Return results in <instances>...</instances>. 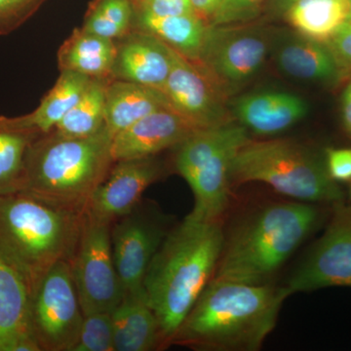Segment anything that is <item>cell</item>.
<instances>
[{
    "label": "cell",
    "instance_id": "1",
    "mask_svg": "<svg viewBox=\"0 0 351 351\" xmlns=\"http://www.w3.org/2000/svg\"><path fill=\"white\" fill-rule=\"evenodd\" d=\"M225 232L221 223L188 216L171 228L145 274L143 288L156 313L164 348L213 279Z\"/></svg>",
    "mask_w": 351,
    "mask_h": 351
},
{
    "label": "cell",
    "instance_id": "2",
    "mask_svg": "<svg viewBox=\"0 0 351 351\" xmlns=\"http://www.w3.org/2000/svg\"><path fill=\"white\" fill-rule=\"evenodd\" d=\"M289 295L286 287L213 278L182 321L171 346L257 351L276 327Z\"/></svg>",
    "mask_w": 351,
    "mask_h": 351
},
{
    "label": "cell",
    "instance_id": "3",
    "mask_svg": "<svg viewBox=\"0 0 351 351\" xmlns=\"http://www.w3.org/2000/svg\"><path fill=\"white\" fill-rule=\"evenodd\" d=\"M324 205L270 203L239 221L223 240L213 278L265 284L327 218ZM328 207V206H327Z\"/></svg>",
    "mask_w": 351,
    "mask_h": 351
},
{
    "label": "cell",
    "instance_id": "4",
    "mask_svg": "<svg viewBox=\"0 0 351 351\" xmlns=\"http://www.w3.org/2000/svg\"><path fill=\"white\" fill-rule=\"evenodd\" d=\"M112 142L106 126L87 138L41 134L27 152L20 191L52 206L84 213L114 163Z\"/></svg>",
    "mask_w": 351,
    "mask_h": 351
},
{
    "label": "cell",
    "instance_id": "5",
    "mask_svg": "<svg viewBox=\"0 0 351 351\" xmlns=\"http://www.w3.org/2000/svg\"><path fill=\"white\" fill-rule=\"evenodd\" d=\"M84 214L22 191L0 195V260L24 279L29 293L51 267L71 260Z\"/></svg>",
    "mask_w": 351,
    "mask_h": 351
},
{
    "label": "cell",
    "instance_id": "6",
    "mask_svg": "<svg viewBox=\"0 0 351 351\" xmlns=\"http://www.w3.org/2000/svg\"><path fill=\"white\" fill-rule=\"evenodd\" d=\"M253 182L301 202L328 207L345 203L343 189L328 174L324 154L290 140L250 138L240 147L230 168V182L233 186Z\"/></svg>",
    "mask_w": 351,
    "mask_h": 351
},
{
    "label": "cell",
    "instance_id": "7",
    "mask_svg": "<svg viewBox=\"0 0 351 351\" xmlns=\"http://www.w3.org/2000/svg\"><path fill=\"white\" fill-rule=\"evenodd\" d=\"M249 140L247 129L232 120L196 131L174 147L175 169L188 182L195 196V206L189 216L221 223L230 206L232 161Z\"/></svg>",
    "mask_w": 351,
    "mask_h": 351
},
{
    "label": "cell",
    "instance_id": "8",
    "mask_svg": "<svg viewBox=\"0 0 351 351\" xmlns=\"http://www.w3.org/2000/svg\"><path fill=\"white\" fill-rule=\"evenodd\" d=\"M272 41L269 32L246 24L209 25L196 63L230 98L258 75Z\"/></svg>",
    "mask_w": 351,
    "mask_h": 351
},
{
    "label": "cell",
    "instance_id": "9",
    "mask_svg": "<svg viewBox=\"0 0 351 351\" xmlns=\"http://www.w3.org/2000/svg\"><path fill=\"white\" fill-rule=\"evenodd\" d=\"M112 226L85 212L69 261L83 314L112 313L125 293L113 258Z\"/></svg>",
    "mask_w": 351,
    "mask_h": 351
},
{
    "label": "cell",
    "instance_id": "10",
    "mask_svg": "<svg viewBox=\"0 0 351 351\" xmlns=\"http://www.w3.org/2000/svg\"><path fill=\"white\" fill-rule=\"evenodd\" d=\"M29 309L40 351L73 350L84 314L69 261L57 263L34 286Z\"/></svg>",
    "mask_w": 351,
    "mask_h": 351
},
{
    "label": "cell",
    "instance_id": "11",
    "mask_svg": "<svg viewBox=\"0 0 351 351\" xmlns=\"http://www.w3.org/2000/svg\"><path fill=\"white\" fill-rule=\"evenodd\" d=\"M173 226L156 203L143 199L112 223L113 258L125 292L143 289L152 258Z\"/></svg>",
    "mask_w": 351,
    "mask_h": 351
},
{
    "label": "cell",
    "instance_id": "12",
    "mask_svg": "<svg viewBox=\"0 0 351 351\" xmlns=\"http://www.w3.org/2000/svg\"><path fill=\"white\" fill-rule=\"evenodd\" d=\"M289 294L327 287L351 288V206L332 208L324 233L293 274Z\"/></svg>",
    "mask_w": 351,
    "mask_h": 351
},
{
    "label": "cell",
    "instance_id": "13",
    "mask_svg": "<svg viewBox=\"0 0 351 351\" xmlns=\"http://www.w3.org/2000/svg\"><path fill=\"white\" fill-rule=\"evenodd\" d=\"M162 93L171 108L196 128H211L232 120L228 98L204 69L174 49Z\"/></svg>",
    "mask_w": 351,
    "mask_h": 351
},
{
    "label": "cell",
    "instance_id": "14",
    "mask_svg": "<svg viewBox=\"0 0 351 351\" xmlns=\"http://www.w3.org/2000/svg\"><path fill=\"white\" fill-rule=\"evenodd\" d=\"M164 174L165 167L157 156L117 161L92 195L86 212L113 223L138 204L147 188Z\"/></svg>",
    "mask_w": 351,
    "mask_h": 351
},
{
    "label": "cell",
    "instance_id": "15",
    "mask_svg": "<svg viewBox=\"0 0 351 351\" xmlns=\"http://www.w3.org/2000/svg\"><path fill=\"white\" fill-rule=\"evenodd\" d=\"M198 130L170 107L160 108L112 138L113 162L158 156Z\"/></svg>",
    "mask_w": 351,
    "mask_h": 351
},
{
    "label": "cell",
    "instance_id": "16",
    "mask_svg": "<svg viewBox=\"0 0 351 351\" xmlns=\"http://www.w3.org/2000/svg\"><path fill=\"white\" fill-rule=\"evenodd\" d=\"M232 119L258 136H274L302 121L308 104L299 95L284 91H257L240 95L228 104Z\"/></svg>",
    "mask_w": 351,
    "mask_h": 351
},
{
    "label": "cell",
    "instance_id": "17",
    "mask_svg": "<svg viewBox=\"0 0 351 351\" xmlns=\"http://www.w3.org/2000/svg\"><path fill=\"white\" fill-rule=\"evenodd\" d=\"M271 50L277 68L293 80L332 86L348 77L326 43L297 32L272 41Z\"/></svg>",
    "mask_w": 351,
    "mask_h": 351
},
{
    "label": "cell",
    "instance_id": "18",
    "mask_svg": "<svg viewBox=\"0 0 351 351\" xmlns=\"http://www.w3.org/2000/svg\"><path fill=\"white\" fill-rule=\"evenodd\" d=\"M117 45L112 80H125L162 92L173 64V49L149 32L127 34Z\"/></svg>",
    "mask_w": 351,
    "mask_h": 351
},
{
    "label": "cell",
    "instance_id": "19",
    "mask_svg": "<svg viewBox=\"0 0 351 351\" xmlns=\"http://www.w3.org/2000/svg\"><path fill=\"white\" fill-rule=\"evenodd\" d=\"M27 283L0 260V351H40L31 323Z\"/></svg>",
    "mask_w": 351,
    "mask_h": 351
},
{
    "label": "cell",
    "instance_id": "20",
    "mask_svg": "<svg viewBox=\"0 0 351 351\" xmlns=\"http://www.w3.org/2000/svg\"><path fill=\"white\" fill-rule=\"evenodd\" d=\"M114 351H151L164 348L156 313L144 288L125 292L112 311Z\"/></svg>",
    "mask_w": 351,
    "mask_h": 351
},
{
    "label": "cell",
    "instance_id": "21",
    "mask_svg": "<svg viewBox=\"0 0 351 351\" xmlns=\"http://www.w3.org/2000/svg\"><path fill=\"white\" fill-rule=\"evenodd\" d=\"M167 107V99L159 90L125 80H110L106 90V127L113 138L147 115Z\"/></svg>",
    "mask_w": 351,
    "mask_h": 351
},
{
    "label": "cell",
    "instance_id": "22",
    "mask_svg": "<svg viewBox=\"0 0 351 351\" xmlns=\"http://www.w3.org/2000/svg\"><path fill=\"white\" fill-rule=\"evenodd\" d=\"M138 31L149 32L182 56L193 62L199 59L209 23L196 13L159 16L137 12Z\"/></svg>",
    "mask_w": 351,
    "mask_h": 351
},
{
    "label": "cell",
    "instance_id": "23",
    "mask_svg": "<svg viewBox=\"0 0 351 351\" xmlns=\"http://www.w3.org/2000/svg\"><path fill=\"white\" fill-rule=\"evenodd\" d=\"M114 41L82 29H75L60 49V69H69L91 78H112L117 56Z\"/></svg>",
    "mask_w": 351,
    "mask_h": 351
},
{
    "label": "cell",
    "instance_id": "24",
    "mask_svg": "<svg viewBox=\"0 0 351 351\" xmlns=\"http://www.w3.org/2000/svg\"><path fill=\"white\" fill-rule=\"evenodd\" d=\"M92 80L82 73L63 69L39 107L31 114L20 119L21 124L40 134L50 133L80 100Z\"/></svg>",
    "mask_w": 351,
    "mask_h": 351
},
{
    "label": "cell",
    "instance_id": "25",
    "mask_svg": "<svg viewBox=\"0 0 351 351\" xmlns=\"http://www.w3.org/2000/svg\"><path fill=\"white\" fill-rule=\"evenodd\" d=\"M283 16L298 34L326 43L348 19V0H297Z\"/></svg>",
    "mask_w": 351,
    "mask_h": 351
},
{
    "label": "cell",
    "instance_id": "26",
    "mask_svg": "<svg viewBox=\"0 0 351 351\" xmlns=\"http://www.w3.org/2000/svg\"><path fill=\"white\" fill-rule=\"evenodd\" d=\"M40 135L20 119H0V195L21 191L27 152Z\"/></svg>",
    "mask_w": 351,
    "mask_h": 351
},
{
    "label": "cell",
    "instance_id": "27",
    "mask_svg": "<svg viewBox=\"0 0 351 351\" xmlns=\"http://www.w3.org/2000/svg\"><path fill=\"white\" fill-rule=\"evenodd\" d=\"M110 82L93 78L80 100L57 124L53 133L60 137L80 138L101 131L106 126V90Z\"/></svg>",
    "mask_w": 351,
    "mask_h": 351
},
{
    "label": "cell",
    "instance_id": "28",
    "mask_svg": "<svg viewBox=\"0 0 351 351\" xmlns=\"http://www.w3.org/2000/svg\"><path fill=\"white\" fill-rule=\"evenodd\" d=\"M133 17L131 0H100L88 14L82 29L115 40L129 34Z\"/></svg>",
    "mask_w": 351,
    "mask_h": 351
},
{
    "label": "cell",
    "instance_id": "29",
    "mask_svg": "<svg viewBox=\"0 0 351 351\" xmlns=\"http://www.w3.org/2000/svg\"><path fill=\"white\" fill-rule=\"evenodd\" d=\"M71 351H114L112 313L84 314L80 336Z\"/></svg>",
    "mask_w": 351,
    "mask_h": 351
},
{
    "label": "cell",
    "instance_id": "30",
    "mask_svg": "<svg viewBox=\"0 0 351 351\" xmlns=\"http://www.w3.org/2000/svg\"><path fill=\"white\" fill-rule=\"evenodd\" d=\"M267 0H223L209 25L248 24L257 19Z\"/></svg>",
    "mask_w": 351,
    "mask_h": 351
},
{
    "label": "cell",
    "instance_id": "31",
    "mask_svg": "<svg viewBox=\"0 0 351 351\" xmlns=\"http://www.w3.org/2000/svg\"><path fill=\"white\" fill-rule=\"evenodd\" d=\"M324 160L332 181L351 182V147H329L324 152Z\"/></svg>",
    "mask_w": 351,
    "mask_h": 351
},
{
    "label": "cell",
    "instance_id": "32",
    "mask_svg": "<svg viewBox=\"0 0 351 351\" xmlns=\"http://www.w3.org/2000/svg\"><path fill=\"white\" fill-rule=\"evenodd\" d=\"M332 54L345 69L348 77L351 76V21L346 20L326 43Z\"/></svg>",
    "mask_w": 351,
    "mask_h": 351
},
{
    "label": "cell",
    "instance_id": "33",
    "mask_svg": "<svg viewBox=\"0 0 351 351\" xmlns=\"http://www.w3.org/2000/svg\"><path fill=\"white\" fill-rule=\"evenodd\" d=\"M138 4L137 12L159 17L195 13L191 0H138Z\"/></svg>",
    "mask_w": 351,
    "mask_h": 351
},
{
    "label": "cell",
    "instance_id": "34",
    "mask_svg": "<svg viewBox=\"0 0 351 351\" xmlns=\"http://www.w3.org/2000/svg\"><path fill=\"white\" fill-rule=\"evenodd\" d=\"M38 2L39 0H0V29L21 22Z\"/></svg>",
    "mask_w": 351,
    "mask_h": 351
},
{
    "label": "cell",
    "instance_id": "35",
    "mask_svg": "<svg viewBox=\"0 0 351 351\" xmlns=\"http://www.w3.org/2000/svg\"><path fill=\"white\" fill-rule=\"evenodd\" d=\"M341 110L343 129L351 138V76L341 94Z\"/></svg>",
    "mask_w": 351,
    "mask_h": 351
},
{
    "label": "cell",
    "instance_id": "36",
    "mask_svg": "<svg viewBox=\"0 0 351 351\" xmlns=\"http://www.w3.org/2000/svg\"><path fill=\"white\" fill-rule=\"evenodd\" d=\"M223 0H191L193 10L208 23L213 17L214 14L218 10Z\"/></svg>",
    "mask_w": 351,
    "mask_h": 351
},
{
    "label": "cell",
    "instance_id": "37",
    "mask_svg": "<svg viewBox=\"0 0 351 351\" xmlns=\"http://www.w3.org/2000/svg\"><path fill=\"white\" fill-rule=\"evenodd\" d=\"M297 0H272L271 10L277 15H284L286 10Z\"/></svg>",
    "mask_w": 351,
    "mask_h": 351
},
{
    "label": "cell",
    "instance_id": "38",
    "mask_svg": "<svg viewBox=\"0 0 351 351\" xmlns=\"http://www.w3.org/2000/svg\"><path fill=\"white\" fill-rule=\"evenodd\" d=\"M348 21H351V0H348Z\"/></svg>",
    "mask_w": 351,
    "mask_h": 351
},
{
    "label": "cell",
    "instance_id": "39",
    "mask_svg": "<svg viewBox=\"0 0 351 351\" xmlns=\"http://www.w3.org/2000/svg\"><path fill=\"white\" fill-rule=\"evenodd\" d=\"M350 199H351V184H350Z\"/></svg>",
    "mask_w": 351,
    "mask_h": 351
}]
</instances>
